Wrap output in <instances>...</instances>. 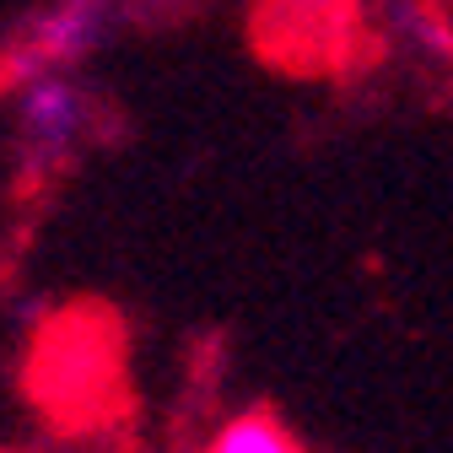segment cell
<instances>
[{"label":"cell","mask_w":453,"mask_h":453,"mask_svg":"<svg viewBox=\"0 0 453 453\" xmlns=\"http://www.w3.org/2000/svg\"><path fill=\"white\" fill-rule=\"evenodd\" d=\"M200 453H303V442L292 437V426L270 416V411H243L226 421Z\"/></svg>","instance_id":"3957f363"},{"label":"cell","mask_w":453,"mask_h":453,"mask_svg":"<svg viewBox=\"0 0 453 453\" xmlns=\"http://www.w3.org/2000/svg\"><path fill=\"white\" fill-rule=\"evenodd\" d=\"M103 38V0H54L49 12L33 17V27L22 33L17 54H12V71L22 76H43V71H60L71 60Z\"/></svg>","instance_id":"6da1fadb"},{"label":"cell","mask_w":453,"mask_h":453,"mask_svg":"<svg viewBox=\"0 0 453 453\" xmlns=\"http://www.w3.org/2000/svg\"><path fill=\"white\" fill-rule=\"evenodd\" d=\"M22 130H27V146L54 157V151H71V141L87 130V97L76 81L65 76H33L27 92H22Z\"/></svg>","instance_id":"7a4b0ae2"}]
</instances>
